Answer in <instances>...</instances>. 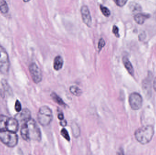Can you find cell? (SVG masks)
Masks as SVG:
<instances>
[{"mask_svg": "<svg viewBox=\"0 0 156 155\" xmlns=\"http://www.w3.org/2000/svg\"><path fill=\"white\" fill-rule=\"evenodd\" d=\"M21 135L26 141L30 140L40 141L41 133L39 127L34 119H31L22 124L21 129Z\"/></svg>", "mask_w": 156, "mask_h": 155, "instance_id": "obj_1", "label": "cell"}, {"mask_svg": "<svg viewBox=\"0 0 156 155\" xmlns=\"http://www.w3.org/2000/svg\"><path fill=\"white\" fill-rule=\"evenodd\" d=\"M154 128L152 126H143L139 128L134 133L135 138L142 145L148 144L152 140L154 135Z\"/></svg>", "mask_w": 156, "mask_h": 155, "instance_id": "obj_2", "label": "cell"}, {"mask_svg": "<svg viewBox=\"0 0 156 155\" xmlns=\"http://www.w3.org/2000/svg\"><path fill=\"white\" fill-rule=\"evenodd\" d=\"M53 115L52 110L46 106L40 107L37 113V120L43 126H47L53 120Z\"/></svg>", "mask_w": 156, "mask_h": 155, "instance_id": "obj_3", "label": "cell"}, {"mask_svg": "<svg viewBox=\"0 0 156 155\" xmlns=\"http://www.w3.org/2000/svg\"><path fill=\"white\" fill-rule=\"evenodd\" d=\"M18 135L15 132L9 131H0V141L8 147H13L18 143Z\"/></svg>", "mask_w": 156, "mask_h": 155, "instance_id": "obj_4", "label": "cell"}, {"mask_svg": "<svg viewBox=\"0 0 156 155\" xmlns=\"http://www.w3.org/2000/svg\"><path fill=\"white\" fill-rule=\"evenodd\" d=\"M10 61L7 51L0 45V72L7 74L10 69Z\"/></svg>", "mask_w": 156, "mask_h": 155, "instance_id": "obj_5", "label": "cell"}, {"mask_svg": "<svg viewBox=\"0 0 156 155\" xmlns=\"http://www.w3.org/2000/svg\"><path fill=\"white\" fill-rule=\"evenodd\" d=\"M142 98L139 93L133 92L129 97V103L130 106L133 110H138L142 105Z\"/></svg>", "mask_w": 156, "mask_h": 155, "instance_id": "obj_6", "label": "cell"}, {"mask_svg": "<svg viewBox=\"0 0 156 155\" xmlns=\"http://www.w3.org/2000/svg\"><path fill=\"white\" fill-rule=\"evenodd\" d=\"M29 70L32 79L34 83L37 84L42 81V72L36 63H31L29 66Z\"/></svg>", "mask_w": 156, "mask_h": 155, "instance_id": "obj_7", "label": "cell"}, {"mask_svg": "<svg viewBox=\"0 0 156 155\" xmlns=\"http://www.w3.org/2000/svg\"><path fill=\"white\" fill-rule=\"evenodd\" d=\"M80 13L84 24L89 27H91L92 25V20L88 7L86 5L81 7Z\"/></svg>", "mask_w": 156, "mask_h": 155, "instance_id": "obj_8", "label": "cell"}, {"mask_svg": "<svg viewBox=\"0 0 156 155\" xmlns=\"http://www.w3.org/2000/svg\"><path fill=\"white\" fill-rule=\"evenodd\" d=\"M18 128L19 123L18 120L15 118H8L6 126L7 130L16 133L18 130Z\"/></svg>", "mask_w": 156, "mask_h": 155, "instance_id": "obj_9", "label": "cell"}, {"mask_svg": "<svg viewBox=\"0 0 156 155\" xmlns=\"http://www.w3.org/2000/svg\"><path fill=\"white\" fill-rule=\"evenodd\" d=\"M150 17V15L147 13H139L135 14L134 17V20L136 23L139 25H142L145 21Z\"/></svg>", "mask_w": 156, "mask_h": 155, "instance_id": "obj_10", "label": "cell"}, {"mask_svg": "<svg viewBox=\"0 0 156 155\" xmlns=\"http://www.w3.org/2000/svg\"><path fill=\"white\" fill-rule=\"evenodd\" d=\"M19 119L21 122L24 123L28 121L31 118V114L30 111L28 109H24L19 115ZM22 123V124H23Z\"/></svg>", "mask_w": 156, "mask_h": 155, "instance_id": "obj_11", "label": "cell"}, {"mask_svg": "<svg viewBox=\"0 0 156 155\" xmlns=\"http://www.w3.org/2000/svg\"><path fill=\"white\" fill-rule=\"evenodd\" d=\"M149 75L143 82V89L146 95L150 96L151 93V78Z\"/></svg>", "mask_w": 156, "mask_h": 155, "instance_id": "obj_12", "label": "cell"}, {"mask_svg": "<svg viewBox=\"0 0 156 155\" xmlns=\"http://www.w3.org/2000/svg\"><path fill=\"white\" fill-rule=\"evenodd\" d=\"M122 62L126 70L128 71V73L131 76H134V69H133V66H132L131 62L129 61L128 57H126V56H124L123 57Z\"/></svg>", "mask_w": 156, "mask_h": 155, "instance_id": "obj_13", "label": "cell"}, {"mask_svg": "<svg viewBox=\"0 0 156 155\" xmlns=\"http://www.w3.org/2000/svg\"><path fill=\"white\" fill-rule=\"evenodd\" d=\"M63 61L62 57L60 55L56 56L54 61V68L56 71H59L61 69L63 66Z\"/></svg>", "mask_w": 156, "mask_h": 155, "instance_id": "obj_14", "label": "cell"}, {"mask_svg": "<svg viewBox=\"0 0 156 155\" xmlns=\"http://www.w3.org/2000/svg\"><path fill=\"white\" fill-rule=\"evenodd\" d=\"M8 117L5 115H0V131L6 130L7 121Z\"/></svg>", "mask_w": 156, "mask_h": 155, "instance_id": "obj_15", "label": "cell"}, {"mask_svg": "<svg viewBox=\"0 0 156 155\" xmlns=\"http://www.w3.org/2000/svg\"><path fill=\"white\" fill-rule=\"evenodd\" d=\"M129 8L131 11L133 13H137V12H140L141 11L140 5L136 2L130 3Z\"/></svg>", "mask_w": 156, "mask_h": 155, "instance_id": "obj_16", "label": "cell"}, {"mask_svg": "<svg viewBox=\"0 0 156 155\" xmlns=\"http://www.w3.org/2000/svg\"><path fill=\"white\" fill-rule=\"evenodd\" d=\"M9 8L5 0H0V11L3 14H7L8 12Z\"/></svg>", "mask_w": 156, "mask_h": 155, "instance_id": "obj_17", "label": "cell"}, {"mask_svg": "<svg viewBox=\"0 0 156 155\" xmlns=\"http://www.w3.org/2000/svg\"><path fill=\"white\" fill-rule=\"evenodd\" d=\"M51 96H52V99H53L55 103H57L59 105L63 106L66 105V104L63 101L62 99L55 93H52V94H51Z\"/></svg>", "mask_w": 156, "mask_h": 155, "instance_id": "obj_18", "label": "cell"}, {"mask_svg": "<svg viewBox=\"0 0 156 155\" xmlns=\"http://www.w3.org/2000/svg\"><path fill=\"white\" fill-rule=\"evenodd\" d=\"M70 90L73 94L77 96H80L82 93L81 90L76 86H73L70 87Z\"/></svg>", "mask_w": 156, "mask_h": 155, "instance_id": "obj_19", "label": "cell"}, {"mask_svg": "<svg viewBox=\"0 0 156 155\" xmlns=\"http://www.w3.org/2000/svg\"><path fill=\"white\" fill-rule=\"evenodd\" d=\"M99 9L101 11V12L105 17H110L111 14V11L108 8L100 4L99 5Z\"/></svg>", "mask_w": 156, "mask_h": 155, "instance_id": "obj_20", "label": "cell"}, {"mask_svg": "<svg viewBox=\"0 0 156 155\" xmlns=\"http://www.w3.org/2000/svg\"><path fill=\"white\" fill-rule=\"evenodd\" d=\"M72 129L73 133V136L76 138L79 137L80 134V130L78 125L75 123L72 124Z\"/></svg>", "mask_w": 156, "mask_h": 155, "instance_id": "obj_21", "label": "cell"}, {"mask_svg": "<svg viewBox=\"0 0 156 155\" xmlns=\"http://www.w3.org/2000/svg\"><path fill=\"white\" fill-rule=\"evenodd\" d=\"M106 42L103 38H101L99 39L98 43V48L99 52H100L102 48L105 46Z\"/></svg>", "mask_w": 156, "mask_h": 155, "instance_id": "obj_22", "label": "cell"}, {"mask_svg": "<svg viewBox=\"0 0 156 155\" xmlns=\"http://www.w3.org/2000/svg\"><path fill=\"white\" fill-rule=\"evenodd\" d=\"M128 0H113L114 2L119 7H123L126 4Z\"/></svg>", "mask_w": 156, "mask_h": 155, "instance_id": "obj_23", "label": "cell"}, {"mask_svg": "<svg viewBox=\"0 0 156 155\" xmlns=\"http://www.w3.org/2000/svg\"><path fill=\"white\" fill-rule=\"evenodd\" d=\"M61 134L65 139L67 140L68 141H70V136H69L68 131L65 129L63 128L62 130L61 131Z\"/></svg>", "mask_w": 156, "mask_h": 155, "instance_id": "obj_24", "label": "cell"}, {"mask_svg": "<svg viewBox=\"0 0 156 155\" xmlns=\"http://www.w3.org/2000/svg\"><path fill=\"white\" fill-rule=\"evenodd\" d=\"M119 28L117 26L114 25L113 27L112 28V33H113L114 35L116 36L117 38H119L120 37V35L119 33Z\"/></svg>", "mask_w": 156, "mask_h": 155, "instance_id": "obj_25", "label": "cell"}, {"mask_svg": "<svg viewBox=\"0 0 156 155\" xmlns=\"http://www.w3.org/2000/svg\"><path fill=\"white\" fill-rule=\"evenodd\" d=\"M15 110L18 112H19L21 111V106L20 102L18 100H17L15 106Z\"/></svg>", "mask_w": 156, "mask_h": 155, "instance_id": "obj_26", "label": "cell"}, {"mask_svg": "<svg viewBox=\"0 0 156 155\" xmlns=\"http://www.w3.org/2000/svg\"><path fill=\"white\" fill-rule=\"evenodd\" d=\"M145 37H146V35H145V33H141L140 35L139 36V39L141 41H142V40H144L145 38Z\"/></svg>", "mask_w": 156, "mask_h": 155, "instance_id": "obj_27", "label": "cell"}, {"mask_svg": "<svg viewBox=\"0 0 156 155\" xmlns=\"http://www.w3.org/2000/svg\"><path fill=\"white\" fill-rule=\"evenodd\" d=\"M60 125L62 126H66L67 125V122L66 120H64V119L61 120L60 122Z\"/></svg>", "mask_w": 156, "mask_h": 155, "instance_id": "obj_28", "label": "cell"}, {"mask_svg": "<svg viewBox=\"0 0 156 155\" xmlns=\"http://www.w3.org/2000/svg\"><path fill=\"white\" fill-rule=\"evenodd\" d=\"M58 118L60 120H63V118H64V116H63V115L62 113H60V114H59V115H58Z\"/></svg>", "mask_w": 156, "mask_h": 155, "instance_id": "obj_29", "label": "cell"}, {"mask_svg": "<svg viewBox=\"0 0 156 155\" xmlns=\"http://www.w3.org/2000/svg\"><path fill=\"white\" fill-rule=\"evenodd\" d=\"M153 87L154 90L156 91V77L154 79V81H153Z\"/></svg>", "mask_w": 156, "mask_h": 155, "instance_id": "obj_30", "label": "cell"}, {"mask_svg": "<svg viewBox=\"0 0 156 155\" xmlns=\"http://www.w3.org/2000/svg\"><path fill=\"white\" fill-rule=\"evenodd\" d=\"M24 2H30L31 0H23Z\"/></svg>", "mask_w": 156, "mask_h": 155, "instance_id": "obj_31", "label": "cell"}]
</instances>
